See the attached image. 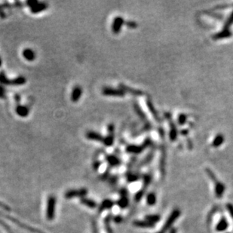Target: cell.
Here are the masks:
<instances>
[{
    "label": "cell",
    "mask_w": 233,
    "mask_h": 233,
    "mask_svg": "<svg viewBox=\"0 0 233 233\" xmlns=\"http://www.w3.org/2000/svg\"><path fill=\"white\" fill-rule=\"evenodd\" d=\"M150 144H151V140L147 138V139H146L141 145H128L126 147V151L127 152H128V153L140 154L145 149L147 148L149 146H150Z\"/></svg>",
    "instance_id": "obj_1"
},
{
    "label": "cell",
    "mask_w": 233,
    "mask_h": 233,
    "mask_svg": "<svg viewBox=\"0 0 233 233\" xmlns=\"http://www.w3.org/2000/svg\"><path fill=\"white\" fill-rule=\"evenodd\" d=\"M180 214H181V212L180 210H178V209L174 210V211H172L171 215L169 216V217H168V220H166L165 223H164V226H163V228L161 231H162L163 233H164L167 230H168V229L171 228V226L173 225V223H174V222L178 219V217L180 216Z\"/></svg>",
    "instance_id": "obj_2"
},
{
    "label": "cell",
    "mask_w": 233,
    "mask_h": 233,
    "mask_svg": "<svg viewBox=\"0 0 233 233\" xmlns=\"http://www.w3.org/2000/svg\"><path fill=\"white\" fill-rule=\"evenodd\" d=\"M102 94L104 96H112L122 97L125 95V93L120 88H114L111 87H104L102 89Z\"/></svg>",
    "instance_id": "obj_3"
},
{
    "label": "cell",
    "mask_w": 233,
    "mask_h": 233,
    "mask_svg": "<svg viewBox=\"0 0 233 233\" xmlns=\"http://www.w3.org/2000/svg\"><path fill=\"white\" fill-rule=\"evenodd\" d=\"M164 116L166 117V119L169 121L170 122V134H169V137L171 141L172 142H174L177 140V129L176 125H175L174 122L172 121L171 119V114L170 112H166L164 114Z\"/></svg>",
    "instance_id": "obj_4"
},
{
    "label": "cell",
    "mask_w": 233,
    "mask_h": 233,
    "mask_svg": "<svg viewBox=\"0 0 233 233\" xmlns=\"http://www.w3.org/2000/svg\"><path fill=\"white\" fill-rule=\"evenodd\" d=\"M125 24L124 18L121 16H117L112 21V32L114 34H119L121 33V28H122L123 25Z\"/></svg>",
    "instance_id": "obj_5"
},
{
    "label": "cell",
    "mask_w": 233,
    "mask_h": 233,
    "mask_svg": "<svg viewBox=\"0 0 233 233\" xmlns=\"http://www.w3.org/2000/svg\"><path fill=\"white\" fill-rule=\"evenodd\" d=\"M55 204H56V199L55 197L51 196L48 198V207H47V219L51 220L55 216Z\"/></svg>",
    "instance_id": "obj_6"
},
{
    "label": "cell",
    "mask_w": 233,
    "mask_h": 233,
    "mask_svg": "<svg viewBox=\"0 0 233 233\" xmlns=\"http://www.w3.org/2000/svg\"><path fill=\"white\" fill-rule=\"evenodd\" d=\"M82 95V88L81 86L76 85L73 88V91H72L70 99L73 103H76L78 100L81 99V97Z\"/></svg>",
    "instance_id": "obj_7"
},
{
    "label": "cell",
    "mask_w": 233,
    "mask_h": 233,
    "mask_svg": "<svg viewBox=\"0 0 233 233\" xmlns=\"http://www.w3.org/2000/svg\"><path fill=\"white\" fill-rule=\"evenodd\" d=\"M119 88L120 89H121L125 93H128V94H132L134 96H141L143 94V92L142 91L132 88L128 87V86L124 85V84H119Z\"/></svg>",
    "instance_id": "obj_8"
},
{
    "label": "cell",
    "mask_w": 233,
    "mask_h": 233,
    "mask_svg": "<svg viewBox=\"0 0 233 233\" xmlns=\"http://www.w3.org/2000/svg\"><path fill=\"white\" fill-rule=\"evenodd\" d=\"M161 157H160V161H159V169H160V172L162 174L163 177L164 176V174H165V163H166V150L164 146H162V150H161Z\"/></svg>",
    "instance_id": "obj_9"
},
{
    "label": "cell",
    "mask_w": 233,
    "mask_h": 233,
    "mask_svg": "<svg viewBox=\"0 0 233 233\" xmlns=\"http://www.w3.org/2000/svg\"><path fill=\"white\" fill-rule=\"evenodd\" d=\"M86 137L87 139L90 140H94V141H97V142H103V140H104V137L102 136L101 134L98 132L94 131H89L86 133Z\"/></svg>",
    "instance_id": "obj_10"
},
{
    "label": "cell",
    "mask_w": 233,
    "mask_h": 233,
    "mask_svg": "<svg viewBox=\"0 0 233 233\" xmlns=\"http://www.w3.org/2000/svg\"><path fill=\"white\" fill-rule=\"evenodd\" d=\"M214 185L215 195H216V197H217L218 198H222L226 189L225 185H224L223 183H222L221 182H220L219 180H216V182H214Z\"/></svg>",
    "instance_id": "obj_11"
},
{
    "label": "cell",
    "mask_w": 233,
    "mask_h": 233,
    "mask_svg": "<svg viewBox=\"0 0 233 233\" xmlns=\"http://www.w3.org/2000/svg\"><path fill=\"white\" fill-rule=\"evenodd\" d=\"M15 112L20 117L26 118L30 114V109L26 106L17 105L15 108Z\"/></svg>",
    "instance_id": "obj_12"
},
{
    "label": "cell",
    "mask_w": 233,
    "mask_h": 233,
    "mask_svg": "<svg viewBox=\"0 0 233 233\" xmlns=\"http://www.w3.org/2000/svg\"><path fill=\"white\" fill-rule=\"evenodd\" d=\"M146 106H147L149 110H150V112H151V114L154 117V119L156 120L157 121H160V117H159V112H157L156 109H155V107H154L152 100L150 99H149V98L146 100Z\"/></svg>",
    "instance_id": "obj_13"
},
{
    "label": "cell",
    "mask_w": 233,
    "mask_h": 233,
    "mask_svg": "<svg viewBox=\"0 0 233 233\" xmlns=\"http://www.w3.org/2000/svg\"><path fill=\"white\" fill-rule=\"evenodd\" d=\"M232 36V33H231L230 30H222L221 31L217 33H215L214 35H213L212 38L214 40H218V39H223L226 38H229V37Z\"/></svg>",
    "instance_id": "obj_14"
},
{
    "label": "cell",
    "mask_w": 233,
    "mask_h": 233,
    "mask_svg": "<svg viewBox=\"0 0 233 233\" xmlns=\"http://www.w3.org/2000/svg\"><path fill=\"white\" fill-rule=\"evenodd\" d=\"M48 8V4L46 2H39L38 4L33 7V8H30V11L33 14H38L43 11L46 10Z\"/></svg>",
    "instance_id": "obj_15"
},
{
    "label": "cell",
    "mask_w": 233,
    "mask_h": 233,
    "mask_svg": "<svg viewBox=\"0 0 233 233\" xmlns=\"http://www.w3.org/2000/svg\"><path fill=\"white\" fill-rule=\"evenodd\" d=\"M22 55L23 57H24L26 60L30 62L33 61L36 59V57L33 50L30 49V48H26V49H24V51H23Z\"/></svg>",
    "instance_id": "obj_16"
},
{
    "label": "cell",
    "mask_w": 233,
    "mask_h": 233,
    "mask_svg": "<svg viewBox=\"0 0 233 233\" xmlns=\"http://www.w3.org/2000/svg\"><path fill=\"white\" fill-rule=\"evenodd\" d=\"M229 227V223L227 222L226 219L224 216L220 219V220L218 222L217 225L216 226V230L218 232H223V231L226 230L227 228Z\"/></svg>",
    "instance_id": "obj_17"
},
{
    "label": "cell",
    "mask_w": 233,
    "mask_h": 233,
    "mask_svg": "<svg viewBox=\"0 0 233 233\" xmlns=\"http://www.w3.org/2000/svg\"><path fill=\"white\" fill-rule=\"evenodd\" d=\"M115 140V132H108L106 137H104V140H103V144L106 146H112L114 143Z\"/></svg>",
    "instance_id": "obj_18"
},
{
    "label": "cell",
    "mask_w": 233,
    "mask_h": 233,
    "mask_svg": "<svg viewBox=\"0 0 233 233\" xmlns=\"http://www.w3.org/2000/svg\"><path fill=\"white\" fill-rule=\"evenodd\" d=\"M107 162L110 164L111 166L116 167L119 165L121 164V160L118 157H116V155H108L106 157Z\"/></svg>",
    "instance_id": "obj_19"
},
{
    "label": "cell",
    "mask_w": 233,
    "mask_h": 233,
    "mask_svg": "<svg viewBox=\"0 0 233 233\" xmlns=\"http://www.w3.org/2000/svg\"><path fill=\"white\" fill-rule=\"evenodd\" d=\"M86 193H87V191L84 189H78V190H71L67 193V194L65 195V197H67V198H69L75 196H82V195H85Z\"/></svg>",
    "instance_id": "obj_20"
},
{
    "label": "cell",
    "mask_w": 233,
    "mask_h": 233,
    "mask_svg": "<svg viewBox=\"0 0 233 233\" xmlns=\"http://www.w3.org/2000/svg\"><path fill=\"white\" fill-rule=\"evenodd\" d=\"M224 140H225V137H224V136L223 135V134H217V135L214 137V140H213L212 146L215 148L219 147V146H220L222 144H223Z\"/></svg>",
    "instance_id": "obj_21"
},
{
    "label": "cell",
    "mask_w": 233,
    "mask_h": 233,
    "mask_svg": "<svg viewBox=\"0 0 233 233\" xmlns=\"http://www.w3.org/2000/svg\"><path fill=\"white\" fill-rule=\"evenodd\" d=\"M26 82V78L24 76H17L12 80V85L21 86L24 85Z\"/></svg>",
    "instance_id": "obj_22"
},
{
    "label": "cell",
    "mask_w": 233,
    "mask_h": 233,
    "mask_svg": "<svg viewBox=\"0 0 233 233\" xmlns=\"http://www.w3.org/2000/svg\"><path fill=\"white\" fill-rule=\"evenodd\" d=\"M134 225L137 227H140V228H152V227H154L155 224L148 221H135L134 223Z\"/></svg>",
    "instance_id": "obj_23"
},
{
    "label": "cell",
    "mask_w": 233,
    "mask_h": 233,
    "mask_svg": "<svg viewBox=\"0 0 233 233\" xmlns=\"http://www.w3.org/2000/svg\"><path fill=\"white\" fill-rule=\"evenodd\" d=\"M0 84L1 85H12V80L6 76L3 71L0 72Z\"/></svg>",
    "instance_id": "obj_24"
},
{
    "label": "cell",
    "mask_w": 233,
    "mask_h": 233,
    "mask_svg": "<svg viewBox=\"0 0 233 233\" xmlns=\"http://www.w3.org/2000/svg\"><path fill=\"white\" fill-rule=\"evenodd\" d=\"M134 110H135L136 113L137 114V116H139L140 118L142 120H144V121H146V115H145L144 112H143V111L142 109L140 108V107L139 105L137 104V103H134Z\"/></svg>",
    "instance_id": "obj_25"
},
{
    "label": "cell",
    "mask_w": 233,
    "mask_h": 233,
    "mask_svg": "<svg viewBox=\"0 0 233 233\" xmlns=\"http://www.w3.org/2000/svg\"><path fill=\"white\" fill-rule=\"evenodd\" d=\"M156 195H155V193H150V194H148L147 197H146V202L150 206H153L156 203Z\"/></svg>",
    "instance_id": "obj_26"
},
{
    "label": "cell",
    "mask_w": 233,
    "mask_h": 233,
    "mask_svg": "<svg viewBox=\"0 0 233 233\" xmlns=\"http://www.w3.org/2000/svg\"><path fill=\"white\" fill-rule=\"evenodd\" d=\"M232 24H233V12L230 14L229 17L227 18L223 30H230V27Z\"/></svg>",
    "instance_id": "obj_27"
},
{
    "label": "cell",
    "mask_w": 233,
    "mask_h": 233,
    "mask_svg": "<svg viewBox=\"0 0 233 233\" xmlns=\"http://www.w3.org/2000/svg\"><path fill=\"white\" fill-rule=\"evenodd\" d=\"M146 219L148 222L155 224V223H158L161 219L160 216L158 214H152V215H148L146 216Z\"/></svg>",
    "instance_id": "obj_28"
},
{
    "label": "cell",
    "mask_w": 233,
    "mask_h": 233,
    "mask_svg": "<svg viewBox=\"0 0 233 233\" xmlns=\"http://www.w3.org/2000/svg\"><path fill=\"white\" fill-rule=\"evenodd\" d=\"M187 121V116L186 114H180L177 118V122L180 125H183Z\"/></svg>",
    "instance_id": "obj_29"
},
{
    "label": "cell",
    "mask_w": 233,
    "mask_h": 233,
    "mask_svg": "<svg viewBox=\"0 0 233 233\" xmlns=\"http://www.w3.org/2000/svg\"><path fill=\"white\" fill-rule=\"evenodd\" d=\"M206 172H207V174L208 175V177L211 178V180H213V182H216V180H218L217 179H216V176H215V174H214V172H213L212 171H211V169H209V168H207L206 169Z\"/></svg>",
    "instance_id": "obj_30"
},
{
    "label": "cell",
    "mask_w": 233,
    "mask_h": 233,
    "mask_svg": "<svg viewBox=\"0 0 233 233\" xmlns=\"http://www.w3.org/2000/svg\"><path fill=\"white\" fill-rule=\"evenodd\" d=\"M125 25L130 29H135L137 27L138 24L134 21H128L125 22Z\"/></svg>",
    "instance_id": "obj_31"
},
{
    "label": "cell",
    "mask_w": 233,
    "mask_h": 233,
    "mask_svg": "<svg viewBox=\"0 0 233 233\" xmlns=\"http://www.w3.org/2000/svg\"><path fill=\"white\" fill-rule=\"evenodd\" d=\"M152 158H153V152H150V154H148V155L145 158L144 160L142 162L141 165H145V164H148V162H150L152 160Z\"/></svg>",
    "instance_id": "obj_32"
},
{
    "label": "cell",
    "mask_w": 233,
    "mask_h": 233,
    "mask_svg": "<svg viewBox=\"0 0 233 233\" xmlns=\"http://www.w3.org/2000/svg\"><path fill=\"white\" fill-rule=\"evenodd\" d=\"M128 198H126V196H124L119 202V206H121V207H126L128 206Z\"/></svg>",
    "instance_id": "obj_33"
},
{
    "label": "cell",
    "mask_w": 233,
    "mask_h": 233,
    "mask_svg": "<svg viewBox=\"0 0 233 233\" xmlns=\"http://www.w3.org/2000/svg\"><path fill=\"white\" fill-rule=\"evenodd\" d=\"M82 203L85 204V205L88 206V207H94L96 206V204L94 203V202H93V201L84 199V200H82Z\"/></svg>",
    "instance_id": "obj_34"
},
{
    "label": "cell",
    "mask_w": 233,
    "mask_h": 233,
    "mask_svg": "<svg viewBox=\"0 0 233 233\" xmlns=\"http://www.w3.org/2000/svg\"><path fill=\"white\" fill-rule=\"evenodd\" d=\"M151 180H152V177L149 174H146L145 175L144 177H143V181H144V186H147L149 184L151 183Z\"/></svg>",
    "instance_id": "obj_35"
},
{
    "label": "cell",
    "mask_w": 233,
    "mask_h": 233,
    "mask_svg": "<svg viewBox=\"0 0 233 233\" xmlns=\"http://www.w3.org/2000/svg\"><path fill=\"white\" fill-rule=\"evenodd\" d=\"M0 98L1 99H5L6 98V90L5 89V88L3 87V85H0Z\"/></svg>",
    "instance_id": "obj_36"
},
{
    "label": "cell",
    "mask_w": 233,
    "mask_h": 233,
    "mask_svg": "<svg viewBox=\"0 0 233 233\" xmlns=\"http://www.w3.org/2000/svg\"><path fill=\"white\" fill-rule=\"evenodd\" d=\"M233 6V3L231 4H224V5H217L216 7H215V9H225V8H230V7Z\"/></svg>",
    "instance_id": "obj_37"
},
{
    "label": "cell",
    "mask_w": 233,
    "mask_h": 233,
    "mask_svg": "<svg viewBox=\"0 0 233 233\" xmlns=\"http://www.w3.org/2000/svg\"><path fill=\"white\" fill-rule=\"evenodd\" d=\"M26 5H27L28 6L30 7V8H33V7L35 6V5H36L37 4H38L39 2L38 1H36V0H30V1H27V2H26Z\"/></svg>",
    "instance_id": "obj_38"
},
{
    "label": "cell",
    "mask_w": 233,
    "mask_h": 233,
    "mask_svg": "<svg viewBox=\"0 0 233 233\" xmlns=\"http://www.w3.org/2000/svg\"><path fill=\"white\" fill-rule=\"evenodd\" d=\"M226 208H227V211H228L229 214H230V216H232V218L233 219V205H232V204H227Z\"/></svg>",
    "instance_id": "obj_39"
},
{
    "label": "cell",
    "mask_w": 233,
    "mask_h": 233,
    "mask_svg": "<svg viewBox=\"0 0 233 233\" xmlns=\"http://www.w3.org/2000/svg\"><path fill=\"white\" fill-rule=\"evenodd\" d=\"M137 178L138 177L137 175H134V174H130V175H128V177L129 182H134V181L137 180Z\"/></svg>",
    "instance_id": "obj_40"
},
{
    "label": "cell",
    "mask_w": 233,
    "mask_h": 233,
    "mask_svg": "<svg viewBox=\"0 0 233 233\" xmlns=\"http://www.w3.org/2000/svg\"><path fill=\"white\" fill-rule=\"evenodd\" d=\"M143 191H140L139 193H137V195H136V200L137 201L140 200V198L143 197Z\"/></svg>",
    "instance_id": "obj_41"
},
{
    "label": "cell",
    "mask_w": 233,
    "mask_h": 233,
    "mask_svg": "<svg viewBox=\"0 0 233 233\" xmlns=\"http://www.w3.org/2000/svg\"><path fill=\"white\" fill-rule=\"evenodd\" d=\"M0 17H2V18H5V17H6V14H5V13L4 12H3L2 8V6L0 5Z\"/></svg>",
    "instance_id": "obj_42"
},
{
    "label": "cell",
    "mask_w": 233,
    "mask_h": 233,
    "mask_svg": "<svg viewBox=\"0 0 233 233\" xmlns=\"http://www.w3.org/2000/svg\"><path fill=\"white\" fill-rule=\"evenodd\" d=\"M21 97L20 94H14V100H15V101L17 102V103H19V102L21 101Z\"/></svg>",
    "instance_id": "obj_43"
},
{
    "label": "cell",
    "mask_w": 233,
    "mask_h": 233,
    "mask_svg": "<svg viewBox=\"0 0 233 233\" xmlns=\"http://www.w3.org/2000/svg\"><path fill=\"white\" fill-rule=\"evenodd\" d=\"M188 133H189V131H188V129H183V130H182L180 131L181 135H183V136L187 135Z\"/></svg>",
    "instance_id": "obj_44"
},
{
    "label": "cell",
    "mask_w": 233,
    "mask_h": 233,
    "mask_svg": "<svg viewBox=\"0 0 233 233\" xmlns=\"http://www.w3.org/2000/svg\"><path fill=\"white\" fill-rule=\"evenodd\" d=\"M100 162H94V168H95V169H97V168H99V167H100Z\"/></svg>",
    "instance_id": "obj_45"
},
{
    "label": "cell",
    "mask_w": 233,
    "mask_h": 233,
    "mask_svg": "<svg viewBox=\"0 0 233 233\" xmlns=\"http://www.w3.org/2000/svg\"><path fill=\"white\" fill-rule=\"evenodd\" d=\"M169 233H177V229H175V228H173V229H171V230H170Z\"/></svg>",
    "instance_id": "obj_46"
},
{
    "label": "cell",
    "mask_w": 233,
    "mask_h": 233,
    "mask_svg": "<svg viewBox=\"0 0 233 233\" xmlns=\"http://www.w3.org/2000/svg\"><path fill=\"white\" fill-rule=\"evenodd\" d=\"M188 143H189V148H191L192 145H193V143H192V141L190 140H188Z\"/></svg>",
    "instance_id": "obj_47"
},
{
    "label": "cell",
    "mask_w": 233,
    "mask_h": 233,
    "mask_svg": "<svg viewBox=\"0 0 233 233\" xmlns=\"http://www.w3.org/2000/svg\"><path fill=\"white\" fill-rule=\"evenodd\" d=\"M2 58L0 57V67H2Z\"/></svg>",
    "instance_id": "obj_48"
},
{
    "label": "cell",
    "mask_w": 233,
    "mask_h": 233,
    "mask_svg": "<svg viewBox=\"0 0 233 233\" xmlns=\"http://www.w3.org/2000/svg\"><path fill=\"white\" fill-rule=\"evenodd\" d=\"M157 233H163V232H162V231H160V232H157Z\"/></svg>",
    "instance_id": "obj_49"
}]
</instances>
